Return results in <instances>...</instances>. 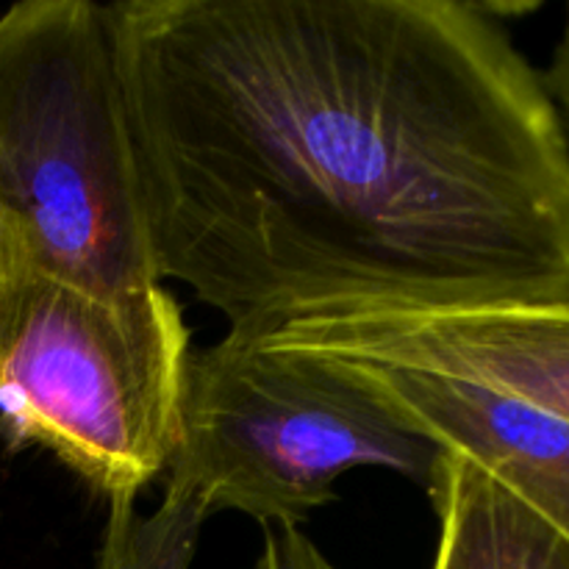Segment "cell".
Masks as SVG:
<instances>
[{"mask_svg":"<svg viewBox=\"0 0 569 569\" xmlns=\"http://www.w3.org/2000/svg\"><path fill=\"white\" fill-rule=\"evenodd\" d=\"M109 9L159 278L226 337L569 300L567 128L489 6Z\"/></svg>","mask_w":569,"mask_h":569,"instance_id":"1","label":"cell"},{"mask_svg":"<svg viewBox=\"0 0 569 569\" xmlns=\"http://www.w3.org/2000/svg\"><path fill=\"white\" fill-rule=\"evenodd\" d=\"M0 222L11 272L106 295L161 283L106 3L0 14Z\"/></svg>","mask_w":569,"mask_h":569,"instance_id":"2","label":"cell"},{"mask_svg":"<svg viewBox=\"0 0 569 569\" xmlns=\"http://www.w3.org/2000/svg\"><path fill=\"white\" fill-rule=\"evenodd\" d=\"M189 356L161 283L106 295L14 270L0 300V420L106 500L137 498L176 453Z\"/></svg>","mask_w":569,"mask_h":569,"instance_id":"3","label":"cell"},{"mask_svg":"<svg viewBox=\"0 0 569 569\" xmlns=\"http://www.w3.org/2000/svg\"><path fill=\"white\" fill-rule=\"evenodd\" d=\"M445 450L400 426L337 361L270 353L226 337L189 356L167 489L206 515L300 528L333 481L381 467L428 492Z\"/></svg>","mask_w":569,"mask_h":569,"instance_id":"4","label":"cell"},{"mask_svg":"<svg viewBox=\"0 0 569 569\" xmlns=\"http://www.w3.org/2000/svg\"><path fill=\"white\" fill-rule=\"evenodd\" d=\"M248 345L453 378L569 426V300L489 309L320 311Z\"/></svg>","mask_w":569,"mask_h":569,"instance_id":"5","label":"cell"},{"mask_svg":"<svg viewBox=\"0 0 569 569\" xmlns=\"http://www.w3.org/2000/svg\"><path fill=\"white\" fill-rule=\"evenodd\" d=\"M337 365L400 426L481 467L569 539L567 422L453 378L383 365Z\"/></svg>","mask_w":569,"mask_h":569,"instance_id":"6","label":"cell"},{"mask_svg":"<svg viewBox=\"0 0 569 569\" xmlns=\"http://www.w3.org/2000/svg\"><path fill=\"white\" fill-rule=\"evenodd\" d=\"M439 520L431 569H569V539L481 467L442 453L428 487Z\"/></svg>","mask_w":569,"mask_h":569,"instance_id":"7","label":"cell"},{"mask_svg":"<svg viewBox=\"0 0 569 569\" xmlns=\"http://www.w3.org/2000/svg\"><path fill=\"white\" fill-rule=\"evenodd\" d=\"M206 517L198 500L172 489L150 517L139 515L133 495H114L94 569H189Z\"/></svg>","mask_w":569,"mask_h":569,"instance_id":"8","label":"cell"},{"mask_svg":"<svg viewBox=\"0 0 569 569\" xmlns=\"http://www.w3.org/2000/svg\"><path fill=\"white\" fill-rule=\"evenodd\" d=\"M250 569H337L300 528L264 526V545Z\"/></svg>","mask_w":569,"mask_h":569,"instance_id":"9","label":"cell"},{"mask_svg":"<svg viewBox=\"0 0 569 569\" xmlns=\"http://www.w3.org/2000/svg\"><path fill=\"white\" fill-rule=\"evenodd\" d=\"M545 89L553 98L556 109H561L567 126H569V6L565 17V28H561V37L556 42L553 59H550L548 72H545Z\"/></svg>","mask_w":569,"mask_h":569,"instance_id":"10","label":"cell"},{"mask_svg":"<svg viewBox=\"0 0 569 569\" xmlns=\"http://www.w3.org/2000/svg\"><path fill=\"white\" fill-rule=\"evenodd\" d=\"M11 278V256H9V244H6V233H3V222H0V300H3L6 283Z\"/></svg>","mask_w":569,"mask_h":569,"instance_id":"11","label":"cell"}]
</instances>
